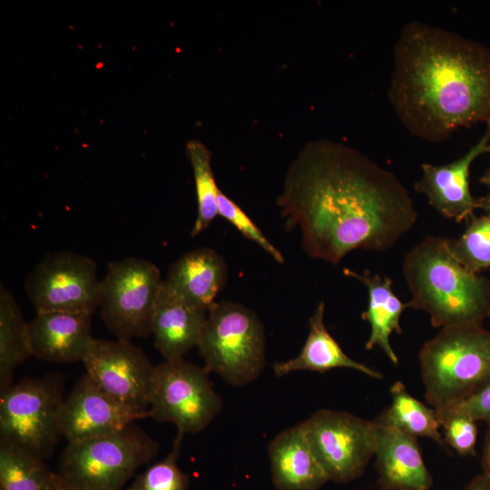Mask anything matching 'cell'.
I'll return each instance as SVG.
<instances>
[{"mask_svg":"<svg viewBox=\"0 0 490 490\" xmlns=\"http://www.w3.org/2000/svg\"><path fill=\"white\" fill-rule=\"evenodd\" d=\"M186 154L192 167L197 197V216L191 231V237L195 238L219 215L220 189L211 169V151L201 142L191 140L186 143Z\"/></svg>","mask_w":490,"mask_h":490,"instance_id":"25","label":"cell"},{"mask_svg":"<svg viewBox=\"0 0 490 490\" xmlns=\"http://www.w3.org/2000/svg\"><path fill=\"white\" fill-rule=\"evenodd\" d=\"M54 490H61V487H60V485H59V481H58V475H57V473H56V483H55V488Z\"/></svg>","mask_w":490,"mask_h":490,"instance_id":"36","label":"cell"},{"mask_svg":"<svg viewBox=\"0 0 490 490\" xmlns=\"http://www.w3.org/2000/svg\"><path fill=\"white\" fill-rule=\"evenodd\" d=\"M391 404L376 420L377 424L396 428L414 437H426L445 446L436 410L411 396L401 381L390 387Z\"/></svg>","mask_w":490,"mask_h":490,"instance_id":"23","label":"cell"},{"mask_svg":"<svg viewBox=\"0 0 490 490\" xmlns=\"http://www.w3.org/2000/svg\"><path fill=\"white\" fill-rule=\"evenodd\" d=\"M407 307L428 314L435 328L479 327L490 318V279L462 265L450 240L427 236L403 260Z\"/></svg>","mask_w":490,"mask_h":490,"instance_id":"3","label":"cell"},{"mask_svg":"<svg viewBox=\"0 0 490 490\" xmlns=\"http://www.w3.org/2000/svg\"><path fill=\"white\" fill-rule=\"evenodd\" d=\"M325 303L317 306L309 320V334L297 357L273 365L276 377L296 371L325 373L334 368H351L375 379L383 375L377 370L349 358L325 326Z\"/></svg>","mask_w":490,"mask_h":490,"instance_id":"21","label":"cell"},{"mask_svg":"<svg viewBox=\"0 0 490 490\" xmlns=\"http://www.w3.org/2000/svg\"><path fill=\"white\" fill-rule=\"evenodd\" d=\"M277 202L286 229L300 230L304 251L332 264L355 250H387L417 220L413 199L392 172L326 139L299 151Z\"/></svg>","mask_w":490,"mask_h":490,"instance_id":"1","label":"cell"},{"mask_svg":"<svg viewBox=\"0 0 490 490\" xmlns=\"http://www.w3.org/2000/svg\"><path fill=\"white\" fill-rule=\"evenodd\" d=\"M207 312L186 301L162 281L153 309L151 334L165 360L181 359L198 346Z\"/></svg>","mask_w":490,"mask_h":490,"instance_id":"16","label":"cell"},{"mask_svg":"<svg viewBox=\"0 0 490 490\" xmlns=\"http://www.w3.org/2000/svg\"><path fill=\"white\" fill-rule=\"evenodd\" d=\"M86 373L105 393L133 408L149 410L154 368L130 340L93 338L82 359Z\"/></svg>","mask_w":490,"mask_h":490,"instance_id":"12","label":"cell"},{"mask_svg":"<svg viewBox=\"0 0 490 490\" xmlns=\"http://www.w3.org/2000/svg\"><path fill=\"white\" fill-rule=\"evenodd\" d=\"M425 397L435 409L457 404L490 377V330L444 328L418 355Z\"/></svg>","mask_w":490,"mask_h":490,"instance_id":"4","label":"cell"},{"mask_svg":"<svg viewBox=\"0 0 490 490\" xmlns=\"http://www.w3.org/2000/svg\"><path fill=\"white\" fill-rule=\"evenodd\" d=\"M226 279L222 257L212 249L201 247L175 260L163 281L186 301L208 311Z\"/></svg>","mask_w":490,"mask_h":490,"instance_id":"19","label":"cell"},{"mask_svg":"<svg viewBox=\"0 0 490 490\" xmlns=\"http://www.w3.org/2000/svg\"><path fill=\"white\" fill-rule=\"evenodd\" d=\"M444 441L459 455L475 456L477 437L476 421L451 407L436 409Z\"/></svg>","mask_w":490,"mask_h":490,"instance_id":"28","label":"cell"},{"mask_svg":"<svg viewBox=\"0 0 490 490\" xmlns=\"http://www.w3.org/2000/svg\"><path fill=\"white\" fill-rule=\"evenodd\" d=\"M178 431L165 458L138 475L126 490H188L189 478L178 466L183 436Z\"/></svg>","mask_w":490,"mask_h":490,"instance_id":"27","label":"cell"},{"mask_svg":"<svg viewBox=\"0 0 490 490\" xmlns=\"http://www.w3.org/2000/svg\"><path fill=\"white\" fill-rule=\"evenodd\" d=\"M57 475H58V474H57ZM58 481H59L61 490H79L77 488L73 487L72 485H70L66 482H64L59 475H58Z\"/></svg>","mask_w":490,"mask_h":490,"instance_id":"35","label":"cell"},{"mask_svg":"<svg viewBox=\"0 0 490 490\" xmlns=\"http://www.w3.org/2000/svg\"><path fill=\"white\" fill-rule=\"evenodd\" d=\"M487 187V193L485 196L481 197L482 208L485 212L490 213V183L485 185Z\"/></svg>","mask_w":490,"mask_h":490,"instance_id":"34","label":"cell"},{"mask_svg":"<svg viewBox=\"0 0 490 490\" xmlns=\"http://www.w3.org/2000/svg\"><path fill=\"white\" fill-rule=\"evenodd\" d=\"M219 215L230 222L245 238L255 242L277 262L284 263L281 252L267 239L254 221L220 190L218 194Z\"/></svg>","mask_w":490,"mask_h":490,"instance_id":"29","label":"cell"},{"mask_svg":"<svg viewBox=\"0 0 490 490\" xmlns=\"http://www.w3.org/2000/svg\"><path fill=\"white\" fill-rule=\"evenodd\" d=\"M148 417L149 410L119 402L84 374L64 399L60 427L62 436L74 442L115 433Z\"/></svg>","mask_w":490,"mask_h":490,"instance_id":"13","label":"cell"},{"mask_svg":"<svg viewBox=\"0 0 490 490\" xmlns=\"http://www.w3.org/2000/svg\"><path fill=\"white\" fill-rule=\"evenodd\" d=\"M204 368L233 386L255 380L264 368L265 333L258 316L230 301L215 302L198 343Z\"/></svg>","mask_w":490,"mask_h":490,"instance_id":"6","label":"cell"},{"mask_svg":"<svg viewBox=\"0 0 490 490\" xmlns=\"http://www.w3.org/2000/svg\"><path fill=\"white\" fill-rule=\"evenodd\" d=\"M63 379L52 374L11 384L0 395V441L18 446L43 459L62 436Z\"/></svg>","mask_w":490,"mask_h":490,"instance_id":"7","label":"cell"},{"mask_svg":"<svg viewBox=\"0 0 490 490\" xmlns=\"http://www.w3.org/2000/svg\"><path fill=\"white\" fill-rule=\"evenodd\" d=\"M487 124V131L486 134L488 136V145H489V152H490V119L486 122ZM480 182L484 185H486L490 183V167L485 172L484 175L480 178Z\"/></svg>","mask_w":490,"mask_h":490,"instance_id":"33","label":"cell"},{"mask_svg":"<svg viewBox=\"0 0 490 490\" xmlns=\"http://www.w3.org/2000/svg\"><path fill=\"white\" fill-rule=\"evenodd\" d=\"M388 100L414 136L440 142L490 119V49L412 21L394 46Z\"/></svg>","mask_w":490,"mask_h":490,"instance_id":"2","label":"cell"},{"mask_svg":"<svg viewBox=\"0 0 490 490\" xmlns=\"http://www.w3.org/2000/svg\"><path fill=\"white\" fill-rule=\"evenodd\" d=\"M482 463L483 474L490 478V426L485 440Z\"/></svg>","mask_w":490,"mask_h":490,"instance_id":"32","label":"cell"},{"mask_svg":"<svg viewBox=\"0 0 490 490\" xmlns=\"http://www.w3.org/2000/svg\"><path fill=\"white\" fill-rule=\"evenodd\" d=\"M268 453L277 490H318L329 481L300 424L276 436Z\"/></svg>","mask_w":490,"mask_h":490,"instance_id":"18","label":"cell"},{"mask_svg":"<svg viewBox=\"0 0 490 490\" xmlns=\"http://www.w3.org/2000/svg\"><path fill=\"white\" fill-rule=\"evenodd\" d=\"M461 490H490V478L482 473L474 477Z\"/></svg>","mask_w":490,"mask_h":490,"instance_id":"31","label":"cell"},{"mask_svg":"<svg viewBox=\"0 0 490 490\" xmlns=\"http://www.w3.org/2000/svg\"><path fill=\"white\" fill-rule=\"evenodd\" d=\"M101 279L95 262L71 250L53 252L32 270L24 290L36 313L64 311L92 315L99 306Z\"/></svg>","mask_w":490,"mask_h":490,"instance_id":"11","label":"cell"},{"mask_svg":"<svg viewBox=\"0 0 490 490\" xmlns=\"http://www.w3.org/2000/svg\"><path fill=\"white\" fill-rule=\"evenodd\" d=\"M463 413L475 421H483L490 426V377L466 398L447 407Z\"/></svg>","mask_w":490,"mask_h":490,"instance_id":"30","label":"cell"},{"mask_svg":"<svg viewBox=\"0 0 490 490\" xmlns=\"http://www.w3.org/2000/svg\"><path fill=\"white\" fill-rule=\"evenodd\" d=\"M299 424L329 481L348 483L357 479L374 456V421L321 409Z\"/></svg>","mask_w":490,"mask_h":490,"instance_id":"10","label":"cell"},{"mask_svg":"<svg viewBox=\"0 0 490 490\" xmlns=\"http://www.w3.org/2000/svg\"><path fill=\"white\" fill-rule=\"evenodd\" d=\"M162 281L160 270L149 260L127 257L109 263L101 279L98 307L105 326L118 339L151 334Z\"/></svg>","mask_w":490,"mask_h":490,"instance_id":"8","label":"cell"},{"mask_svg":"<svg viewBox=\"0 0 490 490\" xmlns=\"http://www.w3.org/2000/svg\"><path fill=\"white\" fill-rule=\"evenodd\" d=\"M56 473L40 456L0 441V490H54Z\"/></svg>","mask_w":490,"mask_h":490,"instance_id":"24","label":"cell"},{"mask_svg":"<svg viewBox=\"0 0 490 490\" xmlns=\"http://www.w3.org/2000/svg\"><path fill=\"white\" fill-rule=\"evenodd\" d=\"M344 275L362 282L368 290V307L362 312L361 318L370 326V334L365 348L371 350L379 348L392 364H398V358L394 351L390 337L396 332L400 334V318L407 309V303L401 301L393 290V280L369 270L358 272L350 269L343 270Z\"/></svg>","mask_w":490,"mask_h":490,"instance_id":"20","label":"cell"},{"mask_svg":"<svg viewBox=\"0 0 490 490\" xmlns=\"http://www.w3.org/2000/svg\"><path fill=\"white\" fill-rule=\"evenodd\" d=\"M489 152L486 133L464 155L446 164L423 163L422 174L415 184L429 204L442 216L460 223L468 220L476 209L482 208L481 198L472 195L469 188L470 168L476 158Z\"/></svg>","mask_w":490,"mask_h":490,"instance_id":"14","label":"cell"},{"mask_svg":"<svg viewBox=\"0 0 490 490\" xmlns=\"http://www.w3.org/2000/svg\"><path fill=\"white\" fill-rule=\"evenodd\" d=\"M92 315L47 311L29 322L32 356L55 363L82 361L92 337Z\"/></svg>","mask_w":490,"mask_h":490,"instance_id":"17","label":"cell"},{"mask_svg":"<svg viewBox=\"0 0 490 490\" xmlns=\"http://www.w3.org/2000/svg\"><path fill=\"white\" fill-rule=\"evenodd\" d=\"M158 451L159 444L132 424L109 435L68 442L57 474L79 490H122Z\"/></svg>","mask_w":490,"mask_h":490,"instance_id":"5","label":"cell"},{"mask_svg":"<svg viewBox=\"0 0 490 490\" xmlns=\"http://www.w3.org/2000/svg\"><path fill=\"white\" fill-rule=\"evenodd\" d=\"M32 356L29 323L10 290L0 286V390L12 383L15 368Z\"/></svg>","mask_w":490,"mask_h":490,"instance_id":"22","label":"cell"},{"mask_svg":"<svg viewBox=\"0 0 490 490\" xmlns=\"http://www.w3.org/2000/svg\"><path fill=\"white\" fill-rule=\"evenodd\" d=\"M375 422V421H374ZM376 424V467L382 490H430L432 476L416 437Z\"/></svg>","mask_w":490,"mask_h":490,"instance_id":"15","label":"cell"},{"mask_svg":"<svg viewBox=\"0 0 490 490\" xmlns=\"http://www.w3.org/2000/svg\"><path fill=\"white\" fill-rule=\"evenodd\" d=\"M463 234L450 240V248L457 260L469 270L480 273L490 269V213L475 214Z\"/></svg>","mask_w":490,"mask_h":490,"instance_id":"26","label":"cell"},{"mask_svg":"<svg viewBox=\"0 0 490 490\" xmlns=\"http://www.w3.org/2000/svg\"><path fill=\"white\" fill-rule=\"evenodd\" d=\"M209 372L181 359L165 360L154 368L150 418L169 422L183 434H196L209 426L222 407Z\"/></svg>","mask_w":490,"mask_h":490,"instance_id":"9","label":"cell"}]
</instances>
